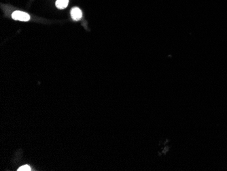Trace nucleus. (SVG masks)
Instances as JSON below:
<instances>
[{
    "mask_svg": "<svg viewBox=\"0 0 227 171\" xmlns=\"http://www.w3.org/2000/svg\"><path fill=\"white\" fill-rule=\"evenodd\" d=\"M12 17L14 20L21 21H28L30 19V16L22 11H15L12 14Z\"/></svg>",
    "mask_w": 227,
    "mask_h": 171,
    "instance_id": "nucleus-1",
    "label": "nucleus"
},
{
    "mask_svg": "<svg viewBox=\"0 0 227 171\" xmlns=\"http://www.w3.org/2000/svg\"><path fill=\"white\" fill-rule=\"evenodd\" d=\"M82 11L77 7H75L71 10V17L74 21H79L82 18Z\"/></svg>",
    "mask_w": 227,
    "mask_h": 171,
    "instance_id": "nucleus-2",
    "label": "nucleus"
},
{
    "mask_svg": "<svg viewBox=\"0 0 227 171\" xmlns=\"http://www.w3.org/2000/svg\"><path fill=\"white\" fill-rule=\"evenodd\" d=\"M69 0H57L56 2V6L59 9H64L66 8L67 6H68Z\"/></svg>",
    "mask_w": 227,
    "mask_h": 171,
    "instance_id": "nucleus-3",
    "label": "nucleus"
},
{
    "mask_svg": "<svg viewBox=\"0 0 227 171\" xmlns=\"http://www.w3.org/2000/svg\"><path fill=\"white\" fill-rule=\"evenodd\" d=\"M18 171H30L31 170L30 166H28V165H24L21 167H20V168L17 170Z\"/></svg>",
    "mask_w": 227,
    "mask_h": 171,
    "instance_id": "nucleus-4",
    "label": "nucleus"
}]
</instances>
